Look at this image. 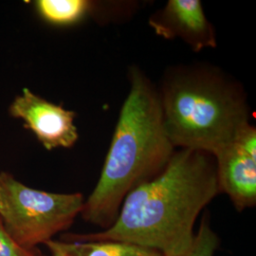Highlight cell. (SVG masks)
Returning <instances> with one entry per match:
<instances>
[{
	"mask_svg": "<svg viewBox=\"0 0 256 256\" xmlns=\"http://www.w3.org/2000/svg\"><path fill=\"white\" fill-rule=\"evenodd\" d=\"M39 16L55 26H70L99 12L100 4L88 0H38Z\"/></svg>",
	"mask_w": 256,
	"mask_h": 256,
	"instance_id": "9c48e42d",
	"label": "cell"
},
{
	"mask_svg": "<svg viewBox=\"0 0 256 256\" xmlns=\"http://www.w3.org/2000/svg\"><path fill=\"white\" fill-rule=\"evenodd\" d=\"M0 256H39L34 250H27L10 238L0 220Z\"/></svg>",
	"mask_w": 256,
	"mask_h": 256,
	"instance_id": "8fae6325",
	"label": "cell"
},
{
	"mask_svg": "<svg viewBox=\"0 0 256 256\" xmlns=\"http://www.w3.org/2000/svg\"><path fill=\"white\" fill-rule=\"evenodd\" d=\"M220 246V238L212 229L207 212L204 214L200 227L194 234L192 244L182 254L173 256H214Z\"/></svg>",
	"mask_w": 256,
	"mask_h": 256,
	"instance_id": "30bf717a",
	"label": "cell"
},
{
	"mask_svg": "<svg viewBox=\"0 0 256 256\" xmlns=\"http://www.w3.org/2000/svg\"><path fill=\"white\" fill-rule=\"evenodd\" d=\"M220 192L238 212L256 204V129L244 128L229 144L214 156Z\"/></svg>",
	"mask_w": 256,
	"mask_h": 256,
	"instance_id": "5b68a950",
	"label": "cell"
},
{
	"mask_svg": "<svg viewBox=\"0 0 256 256\" xmlns=\"http://www.w3.org/2000/svg\"><path fill=\"white\" fill-rule=\"evenodd\" d=\"M8 111L12 118L24 122V128L30 130L46 150L72 148L79 138L74 124L75 112L45 100L27 88L14 99Z\"/></svg>",
	"mask_w": 256,
	"mask_h": 256,
	"instance_id": "8992f818",
	"label": "cell"
},
{
	"mask_svg": "<svg viewBox=\"0 0 256 256\" xmlns=\"http://www.w3.org/2000/svg\"><path fill=\"white\" fill-rule=\"evenodd\" d=\"M220 192L214 156L180 149L160 174L128 192L108 229L61 239L120 241L176 256L190 247L196 218Z\"/></svg>",
	"mask_w": 256,
	"mask_h": 256,
	"instance_id": "6da1fadb",
	"label": "cell"
},
{
	"mask_svg": "<svg viewBox=\"0 0 256 256\" xmlns=\"http://www.w3.org/2000/svg\"><path fill=\"white\" fill-rule=\"evenodd\" d=\"M158 92L165 131L174 148L214 156L250 124L244 88L216 66H172Z\"/></svg>",
	"mask_w": 256,
	"mask_h": 256,
	"instance_id": "3957f363",
	"label": "cell"
},
{
	"mask_svg": "<svg viewBox=\"0 0 256 256\" xmlns=\"http://www.w3.org/2000/svg\"><path fill=\"white\" fill-rule=\"evenodd\" d=\"M45 246L52 256H164L154 250L120 241L52 239Z\"/></svg>",
	"mask_w": 256,
	"mask_h": 256,
	"instance_id": "ba28073f",
	"label": "cell"
},
{
	"mask_svg": "<svg viewBox=\"0 0 256 256\" xmlns=\"http://www.w3.org/2000/svg\"><path fill=\"white\" fill-rule=\"evenodd\" d=\"M128 77L130 90L101 176L80 214L104 230L115 222L128 192L160 174L176 152L165 131L158 90L137 66L129 68Z\"/></svg>",
	"mask_w": 256,
	"mask_h": 256,
	"instance_id": "7a4b0ae2",
	"label": "cell"
},
{
	"mask_svg": "<svg viewBox=\"0 0 256 256\" xmlns=\"http://www.w3.org/2000/svg\"></svg>",
	"mask_w": 256,
	"mask_h": 256,
	"instance_id": "7c38bea8",
	"label": "cell"
},
{
	"mask_svg": "<svg viewBox=\"0 0 256 256\" xmlns=\"http://www.w3.org/2000/svg\"><path fill=\"white\" fill-rule=\"evenodd\" d=\"M81 192L57 194L30 188L0 173V220L20 247L34 250L70 229L84 206Z\"/></svg>",
	"mask_w": 256,
	"mask_h": 256,
	"instance_id": "277c9868",
	"label": "cell"
},
{
	"mask_svg": "<svg viewBox=\"0 0 256 256\" xmlns=\"http://www.w3.org/2000/svg\"><path fill=\"white\" fill-rule=\"evenodd\" d=\"M148 23L156 36L180 38L194 52L216 46L214 28L198 0H169L150 16Z\"/></svg>",
	"mask_w": 256,
	"mask_h": 256,
	"instance_id": "52a82bcc",
	"label": "cell"
}]
</instances>
